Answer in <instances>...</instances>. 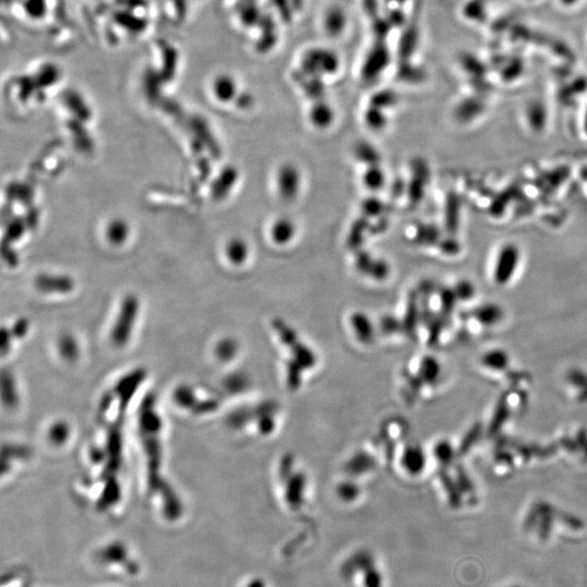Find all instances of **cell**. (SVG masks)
I'll return each mask as SVG.
<instances>
[{
	"instance_id": "cell-1",
	"label": "cell",
	"mask_w": 587,
	"mask_h": 587,
	"mask_svg": "<svg viewBox=\"0 0 587 587\" xmlns=\"http://www.w3.org/2000/svg\"><path fill=\"white\" fill-rule=\"evenodd\" d=\"M83 19L96 43L112 49L141 41L160 22L154 0H87Z\"/></svg>"
},
{
	"instance_id": "cell-2",
	"label": "cell",
	"mask_w": 587,
	"mask_h": 587,
	"mask_svg": "<svg viewBox=\"0 0 587 587\" xmlns=\"http://www.w3.org/2000/svg\"><path fill=\"white\" fill-rule=\"evenodd\" d=\"M3 11L13 24L45 37L55 49L69 47L76 41L67 0H3Z\"/></svg>"
},
{
	"instance_id": "cell-3",
	"label": "cell",
	"mask_w": 587,
	"mask_h": 587,
	"mask_svg": "<svg viewBox=\"0 0 587 587\" xmlns=\"http://www.w3.org/2000/svg\"><path fill=\"white\" fill-rule=\"evenodd\" d=\"M184 53L172 38L157 36L149 40L135 64L145 98L152 106L166 100L164 89L177 81L184 70Z\"/></svg>"
},
{
	"instance_id": "cell-4",
	"label": "cell",
	"mask_w": 587,
	"mask_h": 587,
	"mask_svg": "<svg viewBox=\"0 0 587 587\" xmlns=\"http://www.w3.org/2000/svg\"><path fill=\"white\" fill-rule=\"evenodd\" d=\"M18 70L8 80V87L17 91L21 103H28L32 98L43 103L47 98V91L62 82V68L51 59H36Z\"/></svg>"
},
{
	"instance_id": "cell-5",
	"label": "cell",
	"mask_w": 587,
	"mask_h": 587,
	"mask_svg": "<svg viewBox=\"0 0 587 587\" xmlns=\"http://www.w3.org/2000/svg\"><path fill=\"white\" fill-rule=\"evenodd\" d=\"M195 0H154L160 22L171 28H182L192 17Z\"/></svg>"
},
{
	"instance_id": "cell-6",
	"label": "cell",
	"mask_w": 587,
	"mask_h": 587,
	"mask_svg": "<svg viewBox=\"0 0 587 587\" xmlns=\"http://www.w3.org/2000/svg\"><path fill=\"white\" fill-rule=\"evenodd\" d=\"M137 309H139V300L135 296L129 295L123 300L120 315L116 319V325L112 331V340L116 345H123L128 342L135 318H137Z\"/></svg>"
},
{
	"instance_id": "cell-7",
	"label": "cell",
	"mask_w": 587,
	"mask_h": 587,
	"mask_svg": "<svg viewBox=\"0 0 587 587\" xmlns=\"http://www.w3.org/2000/svg\"><path fill=\"white\" fill-rule=\"evenodd\" d=\"M277 182L281 200L290 202L297 198L301 184V177L297 166L292 164H283L277 171Z\"/></svg>"
},
{
	"instance_id": "cell-8",
	"label": "cell",
	"mask_w": 587,
	"mask_h": 587,
	"mask_svg": "<svg viewBox=\"0 0 587 587\" xmlns=\"http://www.w3.org/2000/svg\"><path fill=\"white\" fill-rule=\"evenodd\" d=\"M520 252L517 246L508 244L500 249L494 270V279L499 284H507L511 280L519 265Z\"/></svg>"
},
{
	"instance_id": "cell-9",
	"label": "cell",
	"mask_w": 587,
	"mask_h": 587,
	"mask_svg": "<svg viewBox=\"0 0 587 587\" xmlns=\"http://www.w3.org/2000/svg\"><path fill=\"white\" fill-rule=\"evenodd\" d=\"M211 91L214 98L222 104L231 103V101L235 103L240 94L238 93L236 78L227 73H220L214 76L211 81Z\"/></svg>"
},
{
	"instance_id": "cell-10",
	"label": "cell",
	"mask_w": 587,
	"mask_h": 587,
	"mask_svg": "<svg viewBox=\"0 0 587 587\" xmlns=\"http://www.w3.org/2000/svg\"><path fill=\"white\" fill-rule=\"evenodd\" d=\"M189 125L192 128L193 132L196 134L200 144L207 147L214 159H219L221 157V148L212 135L207 121L202 116H194L189 120Z\"/></svg>"
},
{
	"instance_id": "cell-11",
	"label": "cell",
	"mask_w": 587,
	"mask_h": 587,
	"mask_svg": "<svg viewBox=\"0 0 587 587\" xmlns=\"http://www.w3.org/2000/svg\"><path fill=\"white\" fill-rule=\"evenodd\" d=\"M61 101L63 106L66 107L76 118L80 119L83 122L91 120L93 116L91 108L78 91L74 89H67L61 94Z\"/></svg>"
},
{
	"instance_id": "cell-12",
	"label": "cell",
	"mask_w": 587,
	"mask_h": 587,
	"mask_svg": "<svg viewBox=\"0 0 587 587\" xmlns=\"http://www.w3.org/2000/svg\"><path fill=\"white\" fill-rule=\"evenodd\" d=\"M35 285L43 292H69L74 288L73 280L66 275H38Z\"/></svg>"
},
{
	"instance_id": "cell-13",
	"label": "cell",
	"mask_w": 587,
	"mask_h": 587,
	"mask_svg": "<svg viewBox=\"0 0 587 587\" xmlns=\"http://www.w3.org/2000/svg\"><path fill=\"white\" fill-rule=\"evenodd\" d=\"M237 179H238V172L234 166H227L222 170L219 177L212 183L211 195L213 200H225L231 192V189L236 184Z\"/></svg>"
},
{
	"instance_id": "cell-14",
	"label": "cell",
	"mask_w": 587,
	"mask_h": 587,
	"mask_svg": "<svg viewBox=\"0 0 587 587\" xmlns=\"http://www.w3.org/2000/svg\"><path fill=\"white\" fill-rule=\"evenodd\" d=\"M370 225V219L363 214L353 222L347 236V247L349 249L353 252L361 249L366 234L369 233Z\"/></svg>"
},
{
	"instance_id": "cell-15",
	"label": "cell",
	"mask_w": 587,
	"mask_h": 587,
	"mask_svg": "<svg viewBox=\"0 0 587 587\" xmlns=\"http://www.w3.org/2000/svg\"><path fill=\"white\" fill-rule=\"evenodd\" d=\"M296 227L294 222L288 218H281L273 223L271 227V238L280 246L288 245L295 237Z\"/></svg>"
},
{
	"instance_id": "cell-16",
	"label": "cell",
	"mask_w": 587,
	"mask_h": 587,
	"mask_svg": "<svg viewBox=\"0 0 587 587\" xmlns=\"http://www.w3.org/2000/svg\"><path fill=\"white\" fill-rule=\"evenodd\" d=\"M335 114L334 110L330 105L323 101H317L313 107H311L310 112H309V119L311 123L319 128V129H326L334 121Z\"/></svg>"
},
{
	"instance_id": "cell-17",
	"label": "cell",
	"mask_w": 587,
	"mask_h": 587,
	"mask_svg": "<svg viewBox=\"0 0 587 587\" xmlns=\"http://www.w3.org/2000/svg\"><path fill=\"white\" fill-rule=\"evenodd\" d=\"M83 123L84 122L81 121L80 119L74 116L73 119L69 120L68 128L72 132L78 148L82 152H89V150L93 149V141L89 137V132L86 131L85 128H84Z\"/></svg>"
},
{
	"instance_id": "cell-18",
	"label": "cell",
	"mask_w": 587,
	"mask_h": 587,
	"mask_svg": "<svg viewBox=\"0 0 587 587\" xmlns=\"http://www.w3.org/2000/svg\"><path fill=\"white\" fill-rule=\"evenodd\" d=\"M356 159L367 166H380L382 158L378 149L368 141H359L353 149Z\"/></svg>"
},
{
	"instance_id": "cell-19",
	"label": "cell",
	"mask_w": 587,
	"mask_h": 587,
	"mask_svg": "<svg viewBox=\"0 0 587 587\" xmlns=\"http://www.w3.org/2000/svg\"><path fill=\"white\" fill-rule=\"evenodd\" d=\"M227 256L229 263L234 265H242L249 256L247 243L240 238H233L227 246Z\"/></svg>"
},
{
	"instance_id": "cell-20",
	"label": "cell",
	"mask_w": 587,
	"mask_h": 587,
	"mask_svg": "<svg viewBox=\"0 0 587 587\" xmlns=\"http://www.w3.org/2000/svg\"><path fill=\"white\" fill-rule=\"evenodd\" d=\"M362 181L367 189L376 192L385 185V173L380 166H368L363 173Z\"/></svg>"
},
{
	"instance_id": "cell-21",
	"label": "cell",
	"mask_w": 587,
	"mask_h": 587,
	"mask_svg": "<svg viewBox=\"0 0 587 587\" xmlns=\"http://www.w3.org/2000/svg\"><path fill=\"white\" fill-rule=\"evenodd\" d=\"M129 225L124 220L116 219L111 222L107 229V238L112 245L123 244L126 238L129 237Z\"/></svg>"
},
{
	"instance_id": "cell-22",
	"label": "cell",
	"mask_w": 587,
	"mask_h": 587,
	"mask_svg": "<svg viewBox=\"0 0 587 587\" xmlns=\"http://www.w3.org/2000/svg\"><path fill=\"white\" fill-rule=\"evenodd\" d=\"M439 231L435 225H419L414 234V242L423 246H431L439 242Z\"/></svg>"
},
{
	"instance_id": "cell-23",
	"label": "cell",
	"mask_w": 587,
	"mask_h": 587,
	"mask_svg": "<svg viewBox=\"0 0 587 587\" xmlns=\"http://www.w3.org/2000/svg\"><path fill=\"white\" fill-rule=\"evenodd\" d=\"M345 22L346 18L343 11L340 10V8H333L332 10H328L325 15V30L332 35L338 36V34L343 32Z\"/></svg>"
},
{
	"instance_id": "cell-24",
	"label": "cell",
	"mask_w": 587,
	"mask_h": 587,
	"mask_svg": "<svg viewBox=\"0 0 587 587\" xmlns=\"http://www.w3.org/2000/svg\"><path fill=\"white\" fill-rule=\"evenodd\" d=\"M387 204L382 202L378 197H368L361 204V211H362L363 216H366L369 219H371V218L378 219V218L383 217L384 214L387 212Z\"/></svg>"
},
{
	"instance_id": "cell-25",
	"label": "cell",
	"mask_w": 587,
	"mask_h": 587,
	"mask_svg": "<svg viewBox=\"0 0 587 587\" xmlns=\"http://www.w3.org/2000/svg\"><path fill=\"white\" fill-rule=\"evenodd\" d=\"M365 121L371 130L380 131L387 125V116L383 109L370 105L365 112Z\"/></svg>"
},
{
	"instance_id": "cell-26",
	"label": "cell",
	"mask_w": 587,
	"mask_h": 587,
	"mask_svg": "<svg viewBox=\"0 0 587 587\" xmlns=\"http://www.w3.org/2000/svg\"><path fill=\"white\" fill-rule=\"evenodd\" d=\"M428 184L426 181L418 177H412L408 184H407V192L408 195L409 204L414 207L421 202L424 196V187Z\"/></svg>"
},
{
	"instance_id": "cell-27",
	"label": "cell",
	"mask_w": 587,
	"mask_h": 587,
	"mask_svg": "<svg viewBox=\"0 0 587 587\" xmlns=\"http://www.w3.org/2000/svg\"><path fill=\"white\" fill-rule=\"evenodd\" d=\"M398 103V97L393 91H380L374 94L371 98L370 105L378 107V108L385 109L393 108Z\"/></svg>"
},
{
	"instance_id": "cell-28",
	"label": "cell",
	"mask_w": 587,
	"mask_h": 587,
	"mask_svg": "<svg viewBox=\"0 0 587 587\" xmlns=\"http://www.w3.org/2000/svg\"><path fill=\"white\" fill-rule=\"evenodd\" d=\"M8 196L17 198L23 204H30L33 200V189L28 185L11 184L8 186Z\"/></svg>"
},
{
	"instance_id": "cell-29",
	"label": "cell",
	"mask_w": 587,
	"mask_h": 587,
	"mask_svg": "<svg viewBox=\"0 0 587 587\" xmlns=\"http://www.w3.org/2000/svg\"><path fill=\"white\" fill-rule=\"evenodd\" d=\"M389 273H391V268L385 260L374 258V263L371 265L370 271L367 277L376 281H383L387 279Z\"/></svg>"
},
{
	"instance_id": "cell-30",
	"label": "cell",
	"mask_w": 587,
	"mask_h": 587,
	"mask_svg": "<svg viewBox=\"0 0 587 587\" xmlns=\"http://www.w3.org/2000/svg\"><path fill=\"white\" fill-rule=\"evenodd\" d=\"M374 261V258L367 250L359 249L356 252L355 268L361 274L368 275Z\"/></svg>"
},
{
	"instance_id": "cell-31",
	"label": "cell",
	"mask_w": 587,
	"mask_h": 587,
	"mask_svg": "<svg viewBox=\"0 0 587 587\" xmlns=\"http://www.w3.org/2000/svg\"><path fill=\"white\" fill-rule=\"evenodd\" d=\"M26 223L21 219H13L9 222L7 227V232H6V238L3 242H9L10 244L13 240H17L22 236L23 233L26 231Z\"/></svg>"
},
{
	"instance_id": "cell-32",
	"label": "cell",
	"mask_w": 587,
	"mask_h": 587,
	"mask_svg": "<svg viewBox=\"0 0 587 587\" xmlns=\"http://www.w3.org/2000/svg\"><path fill=\"white\" fill-rule=\"evenodd\" d=\"M457 217H458V200L454 195L447 198L446 204V222L449 229L457 227Z\"/></svg>"
},
{
	"instance_id": "cell-33",
	"label": "cell",
	"mask_w": 587,
	"mask_h": 587,
	"mask_svg": "<svg viewBox=\"0 0 587 587\" xmlns=\"http://www.w3.org/2000/svg\"><path fill=\"white\" fill-rule=\"evenodd\" d=\"M411 170H412L414 177H420L428 183V179H430V170H428V164L423 159L417 158V159L412 160Z\"/></svg>"
},
{
	"instance_id": "cell-34",
	"label": "cell",
	"mask_w": 587,
	"mask_h": 587,
	"mask_svg": "<svg viewBox=\"0 0 587 587\" xmlns=\"http://www.w3.org/2000/svg\"><path fill=\"white\" fill-rule=\"evenodd\" d=\"M499 315H500V311L498 310V308L494 306H487L480 310L479 318L484 321V323L491 324V323H495L494 321H497Z\"/></svg>"
},
{
	"instance_id": "cell-35",
	"label": "cell",
	"mask_w": 587,
	"mask_h": 587,
	"mask_svg": "<svg viewBox=\"0 0 587 587\" xmlns=\"http://www.w3.org/2000/svg\"><path fill=\"white\" fill-rule=\"evenodd\" d=\"M388 225H389V221H388V219L385 217V216H383V217L378 218V219H376V221L374 222V225H370V229H369V234H382V233L385 232L386 229H388Z\"/></svg>"
},
{
	"instance_id": "cell-36",
	"label": "cell",
	"mask_w": 587,
	"mask_h": 587,
	"mask_svg": "<svg viewBox=\"0 0 587 587\" xmlns=\"http://www.w3.org/2000/svg\"><path fill=\"white\" fill-rule=\"evenodd\" d=\"M252 105H254V97L247 91H242L235 100V106L243 110L252 108Z\"/></svg>"
},
{
	"instance_id": "cell-37",
	"label": "cell",
	"mask_w": 587,
	"mask_h": 587,
	"mask_svg": "<svg viewBox=\"0 0 587 587\" xmlns=\"http://www.w3.org/2000/svg\"><path fill=\"white\" fill-rule=\"evenodd\" d=\"M455 292H456L457 296H460V297L469 298L473 294V286L470 283L462 281L457 285Z\"/></svg>"
},
{
	"instance_id": "cell-38",
	"label": "cell",
	"mask_w": 587,
	"mask_h": 587,
	"mask_svg": "<svg viewBox=\"0 0 587 587\" xmlns=\"http://www.w3.org/2000/svg\"><path fill=\"white\" fill-rule=\"evenodd\" d=\"M407 192V184L403 179H397L391 186V195L394 198H399Z\"/></svg>"
},
{
	"instance_id": "cell-39",
	"label": "cell",
	"mask_w": 587,
	"mask_h": 587,
	"mask_svg": "<svg viewBox=\"0 0 587 587\" xmlns=\"http://www.w3.org/2000/svg\"><path fill=\"white\" fill-rule=\"evenodd\" d=\"M439 246H441V252H446V254H454L456 252L457 243L454 240H445L441 242Z\"/></svg>"
},
{
	"instance_id": "cell-40",
	"label": "cell",
	"mask_w": 587,
	"mask_h": 587,
	"mask_svg": "<svg viewBox=\"0 0 587 587\" xmlns=\"http://www.w3.org/2000/svg\"><path fill=\"white\" fill-rule=\"evenodd\" d=\"M28 218H26V227H30V229H34L37 225L38 221V211L36 209L32 210L30 211L28 216Z\"/></svg>"
},
{
	"instance_id": "cell-41",
	"label": "cell",
	"mask_w": 587,
	"mask_h": 587,
	"mask_svg": "<svg viewBox=\"0 0 587 587\" xmlns=\"http://www.w3.org/2000/svg\"><path fill=\"white\" fill-rule=\"evenodd\" d=\"M245 587H267V584H265V582L263 580H260V579H254V580L248 582V584Z\"/></svg>"
},
{
	"instance_id": "cell-42",
	"label": "cell",
	"mask_w": 587,
	"mask_h": 587,
	"mask_svg": "<svg viewBox=\"0 0 587 587\" xmlns=\"http://www.w3.org/2000/svg\"><path fill=\"white\" fill-rule=\"evenodd\" d=\"M507 587H525V586H522V585H510V586H507Z\"/></svg>"
}]
</instances>
